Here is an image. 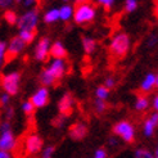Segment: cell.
I'll return each instance as SVG.
<instances>
[{
    "mask_svg": "<svg viewBox=\"0 0 158 158\" xmlns=\"http://www.w3.org/2000/svg\"><path fill=\"white\" fill-rule=\"evenodd\" d=\"M130 36L125 32H118L112 37V40L109 43V52L113 57L122 58L130 50Z\"/></svg>",
    "mask_w": 158,
    "mask_h": 158,
    "instance_id": "cell-1",
    "label": "cell"
},
{
    "mask_svg": "<svg viewBox=\"0 0 158 158\" xmlns=\"http://www.w3.org/2000/svg\"><path fill=\"white\" fill-rule=\"evenodd\" d=\"M97 17V9L95 6L90 3L78 4L75 8L73 12V19L77 25H85V23H90Z\"/></svg>",
    "mask_w": 158,
    "mask_h": 158,
    "instance_id": "cell-2",
    "label": "cell"
},
{
    "mask_svg": "<svg viewBox=\"0 0 158 158\" xmlns=\"http://www.w3.org/2000/svg\"><path fill=\"white\" fill-rule=\"evenodd\" d=\"M113 134L116 136H120L125 143H134L135 140V127L130 121H118L114 126H113Z\"/></svg>",
    "mask_w": 158,
    "mask_h": 158,
    "instance_id": "cell-3",
    "label": "cell"
},
{
    "mask_svg": "<svg viewBox=\"0 0 158 158\" xmlns=\"http://www.w3.org/2000/svg\"><path fill=\"white\" fill-rule=\"evenodd\" d=\"M39 23V12L37 9H30L23 13L18 18L17 26L19 31H35Z\"/></svg>",
    "mask_w": 158,
    "mask_h": 158,
    "instance_id": "cell-4",
    "label": "cell"
},
{
    "mask_svg": "<svg viewBox=\"0 0 158 158\" xmlns=\"http://www.w3.org/2000/svg\"><path fill=\"white\" fill-rule=\"evenodd\" d=\"M21 73L19 72H9L2 77V88L8 95H15L19 90Z\"/></svg>",
    "mask_w": 158,
    "mask_h": 158,
    "instance_id": "cell-5",
    "label": "cell"
},
{
    "mask_svg": "<svg viewBox=\"0 0 158 158\" xmlns=\"http://www.w3.org/2000/svg\"><path fill=\"white\" fill-rule=\"evenodd\" d=\"M49 52H50V40L49 37H41L39 43L35 46L34 50V58L39 62H44L46 58L49 57Z\"/></svg>",
    "mask_w": 158,
    "mask_h": 158,
    "instance_id": "cell-6",
    "label": "cell"
},
{
    "mask_svg": "<svg viewBox=\"0 0 158 158\" xmlns=\"http://www.w3.org/2000/svg\"><path fill=\"white\" fill-rule=\"evenodd\" d=\"M30 102L34 104L35 108H43L49 103V90L45 86L39 88L31 97Z\"/></svg>",
    "mask_w": 158,
    "mask_h": 158,
    "instance_id": "cell-7",
    "label": "cell"
},
{
    "mask_svg": "<svg viewBox=\"0 0 158 158\" xmlns=\"http://www.w3.org/2000/svg\"><path fill=\"white\" fill-rule=\"evenodd\" d=\"M46 69L50 72V75L55 78V80H59L63 76L66 75L67 71V64L64 59H53L50 62V64L46 67Z\"/></svg>",
    "mask_w": 158,
    "mask_h": 158,
    "instance_id": "cell-8",
    "label": "cell"
},
{
    "mask_svg": "<svg viewBox=\"0 0 158 158\" xmlns=\"http://www.w3.org/2000/svg\"><path fill=\"white\" fill-rule=\"evenodd\" d=\"M15 147V136L10 130H5V131H0V151H5L9 152Z\"/></svg>",
    "mask_w": 158,
    "mask_h": 158,
    "instance_id": "cell-9",
    "label": "cell"
},
{
    "mask_svg": "<svg viewBox=\"0 0 158 158\" xmlns=\"http://www.w3.org/2000/svg\"><path fill=\"white\" fill-rule=\"evenodd\" d=\"M25 48H26V43L23 41L19 36H14V37H12L9 44L6 45V54L9 55V57L14 58V57H17L18 54H21Z\"/></svg>",
    "mask_w": 158,
    "mask_h": 158,
    "instance_id": "cell-10",
    "label": "cell"
},
{
    "mask_svg": "<svg viewBox=\"0 0 158 158\" xmlns=\"http://www.w3.org/2000/svg\"><path fill=\"white\" fill-rule=\"evenodd\" d=\"M26 152L28 154H36L43 149V139L36 135V134H31L26 139Z\"/></svg>",
    "mask_w": 158,
    "mask_h": 158,
    "instance_id": "cell-11",
    "label": "cell"
},
{
    "mask_svg": "<svg viewBox=\"0 0 158 158\" xmlns=\"http://www.w3.org/2000/svg\"><path fill=\"white\" fill-rule=\"evenodd\" d=\"M88 126L82 122H76L73 125L69 126V130H68V135L71 136V139L73 140H82L86 135H88Z\"/></svg>",
    "mask_w": 158,
    "mask_h": 158,
    "instance_id": "cell-12",
    "label": "cell"
},
{
    "mask_svg": "<svg viewBox=\"0 0 158 158\" xmlns=\"http://www.w3.org/2000/svg\"><path fill=\"white\" fill-rule=\"evenodd\" d=\"M72 107H73V98L71 97V94H64V95L59 99V103H58L59 113L62 116L67 117L72 112Z\"/></svg>",
    "mask_w": 158,
    "mask_h": 158,
    "instance_id": "cell-13",
    "label": "cell"
},
{
    "mask_svg": "<svg viewBox=\"0 0 158 158\" xmlns=\"http://www.w3.org/2000/svg\"><path fill=\"white\" fill-rule=\"evenodd\" d=\"M49 55L53 59H64L67 57V49L60 41H55L50 45Z\"/></svg>",
    "mask_w": 158,
    "mask_h": 158,
    "instance_id": "cell-14",
    "label": "cell"
},
{
    "mask_svg": "<svg viewBox=\"0 0 158 158\" xmlns=\"http://www.w3.org/2000/svg\"><path fill=\"white\" fill-rule=\"evenodd\" d=\"M156 88V75L149 72L145 75V77L143 78V81L140 84V90L143 93H149Z\"/></svg>",
    "mask_w": 158,
    "mask_h": 158,
    "instance_id": "cell-15",
    "label": "cell"
},
{
    "mask_svg": "<svg viewBox=\"0 0 158 158\" xmlns=\"http://www.w3.org/2000/svg\"><path fill=\"white\" fill-rule=\"evenodd\" d=\"M97 40L93 37L89 36H85L82 37V49L86 54H93L94 52L97 50Z\"/></svg>",
    "mask_w": 158,
    "mask_h": 158,
    "instance_id": "cell-16",
    "label": "cell"
},
{
    "mask_svg": "<svg viewBox=\"0 0 158 158\" xmlns=\"http://www.w3.org/2000/svg\"><path fill=\"white\" fill-rule=\"evenodd\" d=\"M73 12H75L73 6H71V5H68V4L62 5V6L59 8V19L64 21V22L69 21L71 18L73 17Z\"/></svg>",
    "mask_w": 158,
    "mask_h": 158,
    "instance_id": "cell-17",
    "label": "cell"
},
{
    "mask_svg": "<svg viewBox=\"0 0 158 158\" xmlns=\"http://www.w3.org/2000/svg\"><path fill=\"white\" fill-rule=\"evenodd\" d=\"M59 21V8H52V9L46 10L44 13V22L50 25V23H54Z\"/></svg>",
    "mask_w": 158,
    "mask_h": 158,
    "instance_id": "cell-18",
    "label": "cell"
},
{
    "mask_svg": "<svg viewBox=\"0 0 158 158\" xmlns=\"http://www.w3.org/2000/svg\"><path fill=\"white\" fill-rule=\"evenodd\" d=\"M149 104H151V102H149L147 95H139L135 100V109L138 112H144L148 109Z\"/></svg>",
    "mask_w": 158,
    "mask_h": 158,
    "instance_id": "cell-19",
    "label": "cell"
},
{
    "mask_svg": "<svg viewBox=\"0 0 158 158\" xmlns=\"http://www.w3.org/2000/svg\"><path fill=\"white\" fill-rule=\"evenodd\" d=\"M55 81H57V80H55V78L50 75V72H49V71L46 69V68L40 73V82H41L43 86H45V88H48V86L54 85Z\"/></svg>",
    "mask_w": 158,
    "mask_h": 158,
    "instance_id": "cell-20",
    "label": "cell"
},
{
    "mask_svg": "<svg viewBox=\"0 0 158 158\" xmlns=\"http://www.w3.org/2000/svg\"><path fill=\"white\" fill-rule=\"evenodd\" d=\"M154 130H156V126L153 125V122L149 120V118H147V120L144 121V123H143V132H144V135L148 136V138L153 136Z\"/></svg>",
    "mask_w": 158,
    "mask_h": 158,
    "instance_id": "cell-21",
    "label": "cell"
},
{
    "mask_svg": "<svg viewBox=\"0 0 158 158\" xmlns=\"http://www.w3.org/2000/svg\"><path fill=\"white\" fill-rule=\"evenodd\" d=\"M95 97L99 100H104L106 102L108 99V97H109V90L106 88L104 85H100V86H98L97 90H95Z\"/></svg>",
    "mask_w": 158,
    "mask_h": 158,
    "instance_id": "cell-22",
    "label": "cell"
},
{
    "mask_svg": "<svg viewBox=\"0 0 158 158\" xmlns=\"http://www.w3.org/2000/svg\"><path fill=\"white\" fill-rule=\"evenodd\" d=\"M138 6H139L138 0H125V3H123V9L126 13L135 12L138 9Z\"/></svg>",
    "mask_w": 158,
    "mask_h": 158,
    "instance_id": "cell-23",
    "label": "cell"
},
{
    "mask_svg": "<svg viewBox=\"0 0 158 158\" xmlns=\"http://www.w3.org/2000/svg\"><path fill=\"white\" fill-rule=\"evenodd\" d=\"M18 36H19L22 40L26 43V45H27V44H30V43L34 41V39H35V31H19Z\"/></svg>",
    "mask_w": 158,
    "mask_h": 158,
    "instance_id": "cell-24",
    "label": "cell"
},
{
    "mask_svg": "<svg viewBox=\"0 0 158 158\" xmlns=\"http://www.w3.org/2000/svg\"><path fill=\"white\" fill-rule=\"evenodd\" d=\"M4 18L9 25H17V22H18V15L15 14L14 10H5Z\"/></svg>",
    "mask_w": 158,
    "mask_h": 158,
    "instance_id": "cell-25",
    "label": "cell"
},
{
    "mask_svg": "<svg viewBox=\"0 0 158 158\" xmlns=\"http://www.w3.org/2000/svg\"><path fill=\"white\" fill-rule=\"evenodd\" d=\"M94 108H95V112L98 114H102V113H104L106 112V109H107V103L104 100H99L97 99L95 100V103H94Z\"/></svg>",
    "mask_w": 158,
    "mask_h": 158,
    "instance_id": "cell-26",
    "label": "cell"
},
{
    "mask_svg": "<svg viewBox=\"0 0 158 158\" xmlns=\"http://www.w3.org/2000/svg\"><path fill=\"white\" fill-rule=\"evenodd\" d=\"M135 158H154V154H152L145 148H140V149H136Z\"/></svg>",
    "mask_w": 158,
    "mask_h": 158,
    "instance_id": "cell-27",
    "label": "cell"
},
{
    "mask_svg": "<svg viewBox=\"0 0 158 158\" xmlns=\"http://www.w3.org/2000/svg\"><path fill=\"white\" fill-rule=\"evenodd\" d=\"M22 110H23V112H25L27 116H30V114L34 113L35 107H34V104L31 103L30 100H26V102H23V103H22Z\"/></svg>",
    "mask_w": 158,
    "mask_h": 158,
    "instance_id": "cell-28",
    "label": "cell"
},
{
    "mask_svg": "<svg viewBox=\"0 0 158 158\" xmlns=\"http://www.w3.org/2000/svg\"><path fill=\"white\" fill-rule=\"evenodd\" d=\"M5 55H6V44H5V41L0 40V68L4 64Z\"/></svg>",
    "mask_w": 158,
    "mask_h": 158,
    "instance_id": "cell-29",
    "label": "cell"
},
{
    "mask_svg": "<svg viewBox=\"0 0 158 158\" xmlns=\"http://www.w3.org/2000/svg\"><path fill=\"white\" fill-rule=\"evenodd\" d=\"M54 152H55V147L54 145H48L45 149H43V153H41L40 158H53Z\"/></svg>",
    "mask_w": 158,
    "mask_h": 158,
    "instance_id": "cell-30",
    "label": "cell"
},
{
    "mask_svg": "<svg viewBox=\"0 0 158 158\" xmlns=\"http://www.w3.org/2000/svg\"><path fill=\"white\" fill-rule=\"evenodd\" d=\"M97 3H98L99 5L103 6L104 9L110 10V9H112V8H113V5H114L116 0H97Z\"/></svg>",
    "mask_w": 158,
    "mask_h": 158,
    "instance_id": "cell-31",
    "label": "cell"
},
{
    "mask_svg": "<svg viewBox=\"0 0 158 158\" xmlns=\"http://www.w3.org/2000/svg\"><path fill=\"white\" fill-rule=\"evenodd\" d=\"M157 44H158V35L157 34H152L147 40V46L148 48H154Z\"/></svg>",
    "mask_w": 158,
    "mask_h": 158,
    "instance_id": "cell-32",
    "label": "cell"
},
{
    "mask_svg": "<svg viewBox=\"0 0 158 158\" xmlns=\"http://www.w3.org/2000/svg\"><path fill=\"white\" fill-rule=\"evenodd\" d=\"M104 86H106V88H107L108 90L113 89L114 86H116V78H114V77H112V76L107 77L106 80H104Z\"/></svg>",
    "mask_w": 158,
    "mask_h": 158,
    "instance_id": "cell-33",
    "label": "cell"
},
{
    "mask_svg": "<svg viewBox=\"0 0 158 158\" xmlns=\"http://www.w3.org/2000/svg\"><path fill=\"white\" fill-rule=\"evenodd\" d=\"M64 121H66V116H58L57 118H55V120L52 122L54 126H55V127H62V126H63V123H64Z\"/></svg>",
    "mask_w": 158,
    "mask_h": 158,
    "instance_id": "cell-34",
    "label": "cell"
},
{
    "mask_svg": "<svg viewBox=\"0 0 158 158\" xmlns=\"http://www.w3.org/2000/svg\"><path fill=\"white\" fill-rule=\"evenodd\" d=\"M9 100H10V95H8L6 93H3L2 95H0V106H2V107L8 106Z\"/></svg>",
    "mask_w": 158,
    "mask_h": 158,
    "instance_id": "cell-35",
    "label": "cell"
},
{
    "mask_svg": "<svg viewBox=\"0 0 158 158\" xmlns=\"http://www.w3.org/2000/svg\"><path fill=\"white\" fill-rule=\"evenodd\" d=\"M94 158H107V151L104 148L97 149V152L94 153Z\"/></svg>",
    "mask_w": 158,
    "mask_h": 158,
    "instance_id": "cell-36",
    "label": "cell"
},
{
    "mask_svg": "<svg viewBox=\"0 0 158 158\" xmlns=\"http://www.w3.org/2000/svg\"><path fill=\"white\" fill-rule=\"evenodd\" d=\"M13 3L14 0H0V8L2 9H8V8H10Z\"/></svg>",
    "mask_w": 158,
    "mask_h": 158,
    "instance_id": "cell-37",
    "label": "cell"
},
{
    "mask_svg": "<svg viewBox=\"0 0 158 158\" xmlns=\"http://www.w3.org/2000/svg\"><path fill=\"white\" fill-rule=\"evenodd\" d=\"M23 5L25 8H28V9H34V6L36 5V0H23Z\"/></svg>",
    "mask_w": 158,
    "mask_h": 158,
    "instance_id": "cell-38",
    "label": "cell"
},
{
    "mask_svg": "<svg viewBox=\"0 0 158 158\" xmlns=\"http://www.w3.org/2000/svg\"><path fill=\"white\" fill-rule=\"evenodd\" d=\"M149 120H151L152 122H153V125L156 126V127H158V112H154V113H152L151 116L148 117Z\"/></svg>",
    "mask_w": 158,
    "mask_h": 158,
    "instance_id": "cell-39",
    "label": "cell"
},
{
    "mask_svg": "<svg viewBox=\"0 0 158 158\" xmlns=\"http://www.w3.org/2000/svg\"><path fill=\"white\" fill-rule=\"evenodd\" d=\"M13 114H14V110H13V108H8V109H6V114H5V117H6V121H9L10 118L13 117Z\"/></svg>",
    "mask_w": 158,
    "mask_h": 158,
    "instance_id": "cell-40",
    "label": "cell"
},
{
    "mask_svg": "<svg viewBox=\"0 0 158 158\" xmlns=\"http://www.w3.org/2000/svg\"><path fill=\"white\" fill-rule=\"evenodd\" d=\"M152 106H153V109L156 112H158V94L153 98V102H152Z\"/></svg>",
    "mask_w": 158,
    "mask_h": 158,
    "instance_id": "cell-41",
    "label": "cell"
},
{
    "mask_svg": "<svg viewBox=\"0 0 158 158\" xmlns=\"http://www.w3.org/2000/svg\"><path fill=\"white\" fill-rule=\"evenodd\" d=\"M0 158H10V154H9V152L0 151Z\"/></svg>",
    "mask_w": 158,
    "mask_h": 158,
    "instance_id": "cell-42",
    "label": "cell"
},
{
    "mask_svg": "<svg viewBox=\"0 0 158 158\" xmlns=\"http://www.w3.org/2000/svg\"><path fill=\"white\" fill-rule=\"evenodd\" d=\"M108 143H109L110 145H117V139H116V138H109Z\"/></svg>",
    "mask_w": 158,
    "mask_h": 158,
    "instance_id": "cell-43",
    "label": "cell"
},
{
    "mask_svg": "<svg viewBox=\"0 0 158 158\" xmlns=\"http://www.w3.org/2000/svg\"><path fill=\"white\" fill-rule=\"evenodd\" d=\"M154 14H156L157 17H158V2L156 3V8H154Z\"/></svg>",
    "mask_w": 158,
    "mask_h": 158,
    "instance_id": "cell-44",
    "label": "cell"
},
{
    "mask_svg": "<svg viewBox=\"0 0 158 158\" xmlns=\"http://www.w3.org/2000/svg\"><path fill=\"white\" fill-rule=\"evenodd\" d=\"M78 4H84V3H88V0H77Z\"/></svg>",
    "mask_w": 158,
    "mask_h": 158,
    "instance_id": "cell-45",
    "label": "cell"
},
{
    "mask_svg": "<svg viewBox=\"0 0 158 158\" xmlns=\"http://www.w3.org/2000/svg\"><path fill=\"white\" fill-rule=\"evenodd\" d=\"M156 88L158 89V73L156 75Z\"/></svg>",
    "mask_w": 158,
    "mask_h": 158,
    "instance_id": "cell-46",
    "label": "cell"
},
{
    "mask_svg": "<svg viewBox=\"0 0 158 158\" xmlns=\"http://www.w3.org/2000/svg\"><path fill=\"white\" fill-rule=\"evenodd\" d=\"M154 158H158V147L156 149V152H154Z\"/></svg>",
    "mask_w": 158,
    "mask_h": 158,
    "instance_id": "cell-47",
    "label": "cell"
},
{
    "mask_svg": "<svg viewBox=\"0 0 158 158\" xmlns=\"http://www.w3.org/2000/svg\"><path fill=\"white\" fill-rule=\"evenodd\" d=\"M14 2H15V3H22L23 0H14Z\"/></svg>",
    "mask_w": 158,
    "mask_h": 158,
    "instance_id": "cell-48",
    "label": "cell"
},
{
    "mask_svg": "<svg viewBox=\"0 0 158 158\" xmlns=\"http://www.w3.org/2000/svg\"><path fill=\"white\" fill-rule=\"evenodd\" d=\"M63 2H69V0H63Z\"/></svg>",
    "mask_w": 158,
    "mask_h": 158,
    "instance_id": "cell-49",
    "label": "cell"
}]
</instances>
